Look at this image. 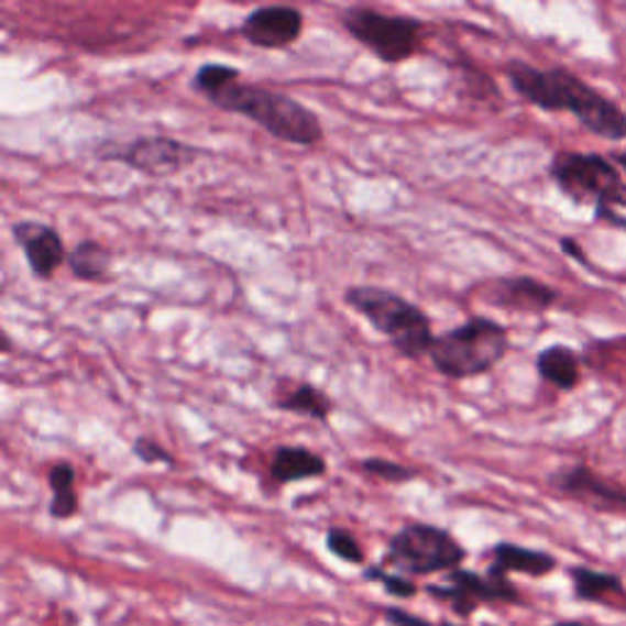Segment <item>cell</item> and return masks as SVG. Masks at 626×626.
Masks as SVG:
<instances>
[{
  "mask_svg": "<svg viewBox=\"0 0 626 626\" xmlns=\"http://www.w3.org/2000/svg\"><path fill=\"white\" fill-rule=\"evenodd\" d=\"M343 25L384 64H399L421 47L424 23L416 18L384 15L372 8H348Z\"/></svg>",
  "mask_w": 626,
  "mask_h": 626,
  "instance_id": "cell-7",
  "label": "cell"
},
{
  "mask_svg": "<svg viewBox=\"0 0 626 626\" xmlns=\"http://www.w3.org/2000/svg\"><path fill=\"white\" fill-rule=\"evenodd\" d=\"M465 548L453 534L431 524H406L389 538L384 565L409 575H433L458 570L465 560Z\"/></svg>",
  "mask_w": 626,
  "mask_h": 626,
  "instance_id": "cell-6",
  "label": "cell"
},
{
  "mask_svg": "<svg viewBox=\"0 0 626 626\" xmlns=\"http://www.w3.org/2000/svg\"><path fill=\"white\" fill-rule=\"evenodd\" d=\"M365 578L372 580V582H380V585L394 597H414L416 592H419V587L414 585V580L387 573V570H384V568H367Z\"/></svg>",
  "mask_w": 626,
  "mask_h": 626,
  "instance_id": "cell-24",
  "label": "cell"
},
{
  "mask_svg": "<svg viewBox=\"0 0 626 626\" xmlns=\"http://www.w3.org/2000/svg\"><path fill=\"white\" fill-rule=\"evenodd\" d=\"M345 304L387 338L404 358H421L431 350L436 340L431 318L404 296L382 287H350Z\"/></svg>",
  "mask_w": 626,
  "mask_h": 626,
  "instance_id": "cell-3",
  "label": "cell"
},
{
  "mask_svg": "<svg viewBox=\"0 0 626 626\" xmlns=\"http://www.w3.org/2000/svg\"><path fill=\"white\" fill-rule=\"evenodd\" d=\"M15 243L23 248L25 260L37 279H52L62 262L69 260L62 235L47 223L40 221H18L13 223Z\"/></svg>",
  "mask_w": 626,
  "mask_h": 626,
  "instance_id": "cell-11",
  "label": "cell"
},
{
  "mask_svg": "<svg viewBox=\"0 0 626 626\" xmlns=\"http://www.w3.org/2000/svg\"><path fill=\"white\" fill-rule=\"evenodd\" d=\"M326 546H328V551L338 556L340 560H345V563H353V565L365 563V551H362L358 538L345 529H328Z\"/></svg>",
  "mask_w": 626,
  "mask_h": 626,
  "instance_id": "cell-22",
  "label": "cell"
},
{
  "mask_svg": "<svg viewBox=\"0 0 626 626\" xmlns=\"http://www.w3.org/2000/svg\"><path fill=\"white\" fill-rule=\"evenodd\" d=\"M208 101L221 111L250 118L252 123L267 130L272 138L292 142V145L309 147L323 138V125L318 116L287 94L262 89V86L243 84L238 79Z\"/></svg>",
  "mask_w": 626,
  "mask_h": 626,
  "instance_id": "cell-2",
  "label": "cell"
},
{
  "mask_svg": "<svg viewBox=\"0 0 626 626\" xmlns=\"http://www.w3.org/2000/svg\"><path fill=\"white\" fill-rule=\"evenodd\" d=\"M570 580H573L575 597L580 602L607 604L609 597L624 595V585L619 575L600 573V570L592 568H573L570 570Z\"/></svg>",
  "mask_w": 626,
  "mask_h": 626,
  "instance_id": "cell-18",
  "label": "cell"
},
{
  "mask_svg": "<svg viewBox=\"0 0 626 626\" xmlns=\"http://www.w3.org/2000/svg\"><path fill=\"white\" fill-rule=\"evenodd\" d=\"M301 10L289 6H265L245 15L243 25H240V35L260 50H284L301 37Z\"/></svg>",
  "mask_w": 626,
  "mask_h": 626,
  "instance_id": "cell-10",
  "label": "cell"
},
{
  "mask_svg": "<svg viewBox=\"0 0 626 626\" xmlns=\"http://www.w3.org/2000/svg\"><path fill=\"white\" fill-rule=\"evenodd\" d=\"M240 79V72L233 67H226V64H204V67L194 74V91H199L201 96L211 98L218 91H223L228 84H233Z\"/></svg>",
  "mask_w": 626,
  "mask_h": 626,
  "instance_id": "cell-21",
  "label": "cell"
},
{
  "mask_svg": "<svg viewBox=\"0 0 626 626\" xmlns=\"http://www.w3.org/2000/svg\"><path fill=\"white\" fill-rule=\"evenodd\" d=\"M67 265L76 279L101 282L108 279V274H111L113 255L111 250L96 243V240H84V243H79L69 252Z\"/></svg>",
  "mask_w": 626,
  "mask_h": 626,
  "instance_id": "cell-17",
  "label": "cell"
},
{
  "mask_svg": "<svg viewBox=\"0 0 626 626\" xmlns=\"http://www.w3.org/2000/svg\"><path fill=\"white\" fill-rule=\"evenodd\" d=\"M76 482V470L67 460L62 463H54L50 470V487H52V502H50V514L54 519H72V516L79 512V499H76L74 492Z\"/></svg>",
  "mask_w": 626,
  "mask_h": 626,
  "instance_id": "cell-19",
  "label": "cell"
},
{
  "mask_svg": "<svg viewBox=\"0 0 626 626\" xmlns=\"http://www.w3.org/2000/svg\"><path fill=\"white\" fill-rule=\"evenodd\" d=\"M536 370L546 382H551L553 387L563 392L575 389L580 382V360L575 350H570L568 345H551L541 350L536 358Z\"/></svg>",
  "mask_w": 626,
  "mask_h": 626,
  "instance_id": "cell-16",
  "label": "cell"
},
{
  "mask_svg": "<svg viewBox=\"0 0 626 626\" xmlns=\"http://www.w3.org/2000/svg\"><path fill=\"white\" fill-rule=\"evenodd\" d=\"M362 470L370 472V475L384 480V482H392V485H404V482H409L416 477V470L404 468L399 463H392V460H384V458L362 460Z\"/></svg>",
  "mask_w": 626,
  "mask_h": 626,
  "instance_id": "cell-23",
  "label": "cell"
},
{
  "mask_svg": "<svg viewBox=\"0 0 626 626\" xmlns=\"http://www.w3.org/2000/svg\"><path fill=\"white\" fill-rule=\"evenodd\" d=\"M277 409L304 414L316 421H326L333 411V399L318 387H314V384H296L287 397L277 402Z\"/></svg>",
  "mask_w": 626,
  "mask_h": 626,
  "instance_id": "cell-20",
  "label": "cell"
},
{
  "mask_svg": "<svg viewBox=\"0 0 626 626\" xmlns=\"http://www.w3.org/2000/svg\"><path fill=\"white\" fill-rule=\"evenodd\" d=\"M270 475L277 485H289V482H299L309 477H323L326 460L309 448L277 446L272 450Z\"/></svg>",
  "mask_w": 626,
  "mask_h": 626,
  "instance_id": "cell-15",
  "label": "cell"
},
{
  "mask_svg": "<svg viewBox=\"0 0 626 626\" xmlns=\"http://www.w3.org/2000/svg\"><path fill=\"white\" fill-rule=\"evenodd\" d=\"M617 162H619V164H622V167L626 169V152H619V155H617Z\"/></svg>",
  "mask_w": 626,
  "mask_h": 626,
  "instance_id": "cell-29",
  "label": "cell"
},
{
  "mask_svg": "<svg viewBox=\"0 0 626 626\" xmlns=\"http://www.w3.org/2000/svg\"><path fill=\"white\" fill-rule=\"evenodd\" d=\"M512 89L524 101L548 113H573L590 133L604 140L626 138V111L602 91L592 89L578 74L563 67L536 69L514 59L507 64Z\"/></svg>",
  "mask_w": 626,
  "mask_h": 626,
  "instance_id": "cell-1",
  "label": "cell"
},
{
  "mask_svg": "<svg viewBox=\"0 0 626 626\" xmlns=\"http://www.w3.org/2000/svg\"><path fill=\"white\" fill-rule=\"evenodd\" d=\"M487 301L492 306H499V309L541 314L558 301V292L531 277H507L494 282V287L487 292Z\"/></svg>",
  "mask_w": 626,
  "mask_h": 626,
  "instance_id": "cell-12",
  "label": "cell"
},
{
  "mask_svg": "<svg viewBox=\"0 0 626 626\" xmlns=\"http://www.w3.org/2000/svg\"><path fill=\"white\" fill-rule=\"evenodd\" d=\"M490 558H492V565L487 573L502 575V578H507L509 573L543 578L548 573H553L558 565V560L551 553L534 551V548H524V546L507 543V541L492 546Z\"/></svg>",
  "mask_w": 626,
  "mask_h": 626,
  "instance_id": "cell-14",
  "label": "cell"
},
{
  "mask_svg": "<svg viewBox=\"0 0 626 626\" xmlns=\"http://www.w3.org/2000/svg\"><path fill=\"white\" fill-rule=\"evenodd\" d=\"M133 453H135V458H140L145 465H157V463L172 465V463H174V458H172L169 450L164 448V446H160L157 441H152V438H147V436L138 438V441L133 443Z\"/></svg>",
  "mask_w": 626,
  "mask_h": 626,
  "instance_id": "cell-25",
  "label": "cell"
},
{
  "mask_svg": "<svg viewBox=\"0 0 626 626\" xmlns=\"http://www.w3.org/2000/svg\"><path fill=\"white\" fill-rule=\"evenodd\" d=\"M553 626H590V624H582V622H558Z\"/></svg>",
  "mask_w": 626,
  "mask_h": 626,
  "instance_id": "cell-28",
  "label": "cell"
},
{
  "mask_svg": "<svg viewBox=\"0 0 626 626\" xmlns=\"http://www.w3.org/2000/svg\"><path fill=\"white\" fill-rule=\"evenodd\" d=\"M98 155H101V160L123 162L125 167L145 174V177L167 179L189 167V164H194L199 150L167 135H150V138H138L120 147L118 145L111 150L101 147L98 150Z\"/></svg>",
  "mask_w": 626,
  "mask_h": 626,
  "instance_id": "cell-8",
  "label": "cell"
},
{
  "mask_svg": "<svg viewBox=\"0 0 626 626\" xmlns=\"http://www.w3.org/2000/svg\"><path fill=\"white\" fill-rule=\"evenodd\" d=\"M384 614H387V622L394 624V626H458V624H453V622H438V624H431V622H426L424 617H416V614L397 609V607L384 609Z\"/></svg>",
  "mask_w": 626,
  "mask_h": 626,
  "instance_id": "cell-26",
  "label": "cell"
},
{
  "mask_svg": "<svg viewBox=\"0 0 626 626\" xmlns=\"http://www.w3.org/2000/svg\"><path fill=\"white\" fill-rule=\"evenodd\" d=\"M560 248H563L573 260L582 262V265H585V262H587V260H585V252H582V248L575 243L573 238H563V240H560Z\"/></svg>",
  "mask_w": 626,
  "mask_h": 626,
  "instance_id": "cell-27",
  "label": "cell"
},
{
  "mask_svg": "<svg viewBox=\"0 0 626 626\" xmlns=\"http://www.w3.org/2000/svg\"><path fill=\"white\" fill-rule=\"evenodd\" d=\"M509 350L507 328L492 318L475 316L463 326L436 336L428 358L441 375L450 380L480 377L499 365Z\"/></svg>",
  "mask_w": 626,
  "mask_h": 626,
  "instance_id": "cell-4",
  "label": "cell"
},
{
  "mask_svg": "<svg viewBox=\"0 0 626 626\" xmlns=\"http://www.w3.org/2000/svg\"><path fill=\"white\" fill-rule=\"evenodd\" d=\"M553 485L563 494H570V497H580L585 502L600 504V507H626V485L604 480L585 465H575L558 472L553 477Z\"/></svg>",
  "mask_w": 626,
  "mask_h": 626,
  "instance_id": "cell-13",
  "label": "cell"
},
{
  "mask_svg": "<svg viewBox=\"0 0 626 626\" xmlns=\"http://www.w3.org/2000/svg\"><path fill=\"white\" fill-rule=\"evenodd\" d=\"M428 595L438 602L450 604V609L460 617L475 612L480 604L487 602H521L519 590H516L507 578L502 575H480L472 570H450L443 585H428Z\"/></svg>",
  "mask_w": 626,
  "mask_h": 626,
  "instance_id": "cell-9",
  "label": "cell"
},
{
  "mask_svg": "<svg viewBox=\"0 0 626 626\" xmlns=\"http://www.w3.org/2000/svg\"><path fill=\"white\" fill-rule=\"evenodd\" d=\"M551 177L568 199L595 206L597 218L619 223L614 208L626 206V186L607 157L560 152L551 162Z\"/></svg>",
  "mask_w": 626,
  "mask_h": 626,
  "instance_id": "cell-5",
  "label": "cell"
}]
</instances>
